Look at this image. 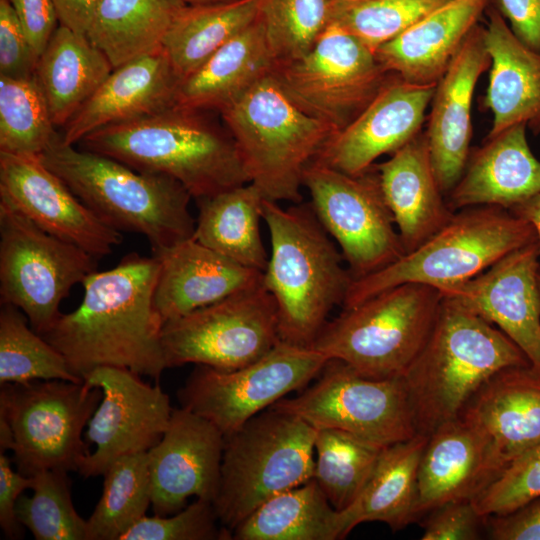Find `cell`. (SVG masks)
I'll use <instances>...</instances> for the list:
<instances>
[{
	"mask_svg": "<svg viewBox=\"0 0 540 540\" xmlns=\"http://www.w3.org/2000/svg\"><path fill=\"white\" fill-rule=\"evenodd\" d=\"M159 272L155 256L129 253L117 266L94 271L82 282L84 296L41 336L81 379L99 367L128 369L158 381L167 369L163 321L153 303Z\"/></svg>",
	"mask_w": 540,
	"mask_h": 540,
	"instance_id": "1",
	"label": "cell"
},
{
	"mask_svg": "<svg viewBox=\"0 0 540 540\" xmlns=\"http://www.w3.org/2000/svg\"><path fill=\"white\" fill-rule=\"evenodd\" d=\"M78 144L137 171L171 177L196 201L250 183L228 129L198 110L175 106L101 128Z\"/></svg>",
	"mask_w": 540,
	"mask_h": 540,
	"instance_id": "2",
	"label": "cell"
},
{
	"mask_svg": "<svg viewBox=\"0 0 540 540\" xmlns=\"http://www.w3.org/2000/svg\"><path fill=\"white\" fill-rule=\"evenodd\" d=\"M271 254L263 286L273 296L283 342L310 347L353 281L311 204L283 208L264 199Z\"/></svg>",
	"mask_w": 540,
	"mask_h": 540,
	"instance_id": "3",
	"label": "cell"
},
{
	"mask_svg": "<svg viewBox=\"0 0 540 540\" xmlns=\"http://www.w3.org/2000/svg\"><path fill=\"white\" fill-rule=\"evenodd\" d=\"M531 364L500 329L454 300H442L428 338L402 379L417 433L456 419L498 371Z\"/></svg>",
	"mask_w": 540,
	"mask_h": 540,
	"instance_id": "4",
	"label": "cell"
},
{
	"mask_svg": "<svg viewBox=\"0 0 540 540\" xmlns=\"http://www.w3.org/2000/svg\"><path fill=\"white\" fill-rule=\"evenodd\" d=\"M38 158L106 225L145 236L152 253L193 237L192 197L177 180L64 144L61 135Z\"/></svg>",
	"mask_w": 540,
	"mask_h": 540,
	"instance_id": "5",
	"label": "cell"
},
{
	"mask_svg": "<svg viewBox=\"0 0 540 540\" xmlns=\"http://www.w3.org/2000/svg\"><path fill=\"white\" fill-rule=\"evenodd\" d=\"M220 113L264 199L301 203L304 171L335 129L300 108L272 72Z\"/></svg>",
	"mask_w": 540,
	"mask_h": 540,
	"instance_id": "6",
	"label": "cell"
},
{
	"mask_svg": "<svg viewBox=\"0 0 540 540\" xmlns=\"http://www.w3.org/2000/svg\"><path fill=\"white\" fill-rule=\"evenodd\" d=\"M535 241L532 226L507 209L475 206L455 211L418 247L388 266L353 280L343 307H352L401 284L418 283L440 290L467 281Z\"/></svg>",
	"mask_w": 540,
	"mask_h": 540,
	"instance_id": "7",
	"label": "cell"
},
{
	"mask_svg": "<svg viewBox=\"0 0 540 540\" xmlns=\"http://www.w3.org/2000/svg\"><path fill=\"white\" fill-rule=\"evenodd\" d=\"M441 292L406 283L384 290L327 321L310 348L372 379L402 378L424 346Z\"/></svg>",
	"mask_w": 540,
	"mask_h": 540,
	"instance_id": "8",
	"label": "cell"
},
{
	"mask_svg": "<svg viewBox=\"0 0 540 540\" xmlns=\"http://www.w3.org/2000/svg\"><path fill=\"white\" fill-rule=\"evenodd\" d=\"M316 428L273 407L225 436L220 482L213 502L232 531L274 495L313 479Z\"/></svg>",
	"mask_w": 540,
	"mask_h": 540,
	"instance_id": "9",
	"label": "cell"
},
{
	"mask_svg": "<svg viewBox=\"0 0 540 540\" xmlns=\"http://www.w3.org/2000/svg\"><path fill=\"white\" fill-rule=\"evenodd\" d=\"M102 396L100 388L85 381L2 384L0 416L12 432L17 471L26 476L45 470L78 472L90 454L83 429Z\"/></svg>",
	"mask_w": 540,
	"mask_h": 540,
	"instance_id": "10",
	"label": "cell"
},
{
	"mask_svg": "<svg viewBox=\"0 0 540 540\" xmlns=\"http://www.w3.org/2000/svg\"><path fill=\"white\" fill-rule=\"evenodd\" d=\"M97 259L53 236L0 198V300L19 308L38 334L59 318L74 285L96 271Z\"/></svg>",
	"mask_w": 540,
	"mask_h": 540,
	"instance_id": "11",
	"label": "cell"
},
{
	"mask_svg": "<svg viewBox=\"0 0 540 540\" xmlns=\"http://www.w3.org/2000/svg\"><path fill=\"white\" fill-rule=\"evenodd\" d=\"M280 341L276 303L263 283L167 321L161 331L167 368L193 363L231 371Z\"/></svg>",
	"mask_w": 540,
	"mask_h": 540,
	"instance_id": "12",
	"label": "cell"
},
{
	"mask_svg": "<svg viewBox=\"0 0 540 540\" xmlns=\"http://www.w3.org/2000/svg\"><path fill=\"white\" fill-rule=\"evenodd\" d=\"M328 357L280 341L258 360L231 371L196 368L178 391L181 407L207 419L224 436L317 377Z\"/></svg>",
	"mask_w": 540,
	"mask_h": 540,
	"instance_id": "13",
	"label": "cell"
},
{
	"mask_svg": "<svg viewBox=\"0 0 540 540\" xmlns=\"http://www.w3.org/2000/svg\"><path fill=\"white\" fill-rule=\"evenodd\" d=\"M318 376L299 395L271 407L316 429H340L382 447L417 434L402 378H368L338 359H329Z\"/></svg>",
	"mask_w": 540,
	"mask_h": 540,
	"instance_id": "14",
	"label": "cell"
},
{
	"mask_svg": "<svg viewBox=\"0 0 540 540\" xmlns=\"http://www.w3.org/2000/svg\"><path fill=\"white\" fill-rule=\"evenodd\" d=\"M303 186L320 223L338 244L353 280L372 274L405 254L375 166L349 175L313 161Z\"/></svg>",
	"mask_w": 540,
	"mask_h": 540,
	"instance_id": "15",
	"label": "cell"
},
{
	"mask_svg": "<svg viewBox=\"0 0 540 540\" xmlns=\"http://www.w3.org/2000/svg\"><path fill=\"white\" fill-rule=\"evenodd\" d=\"M272 74L300 108L336 132L347 126L390 78L371 49L333 23L304 56L277 64Z\"/></svg>",
	"mask_w": 540,
	"mask_h": 540,
	"instance_id": "16",
	"label": "cell"
},
{
	"mask_svg": "<svg viewBox=\"0 0 540 540\" xmlns=\"http://www.w3.org/2000/svg\"><path fill=\"white\" fill-rule=\"evenodd\" d=\"M83 380L100 388L103 396L85 434L96 448L81 461L80 475H104L117 459L148 452L161 440L173 408L160 385L151 386L128 369L110 366L94 369Z\"/></svg>",
	"mask_w": 540,
	"mask_h": 540,
	"instance_id": "17",
	"label": "cell"
},
{
	"mask_svg": "<svg viewBox=\"0 0 540 540\" xmlns=\"http://www.w3.org/2000/svg\"><path fill=\"white\" fill-rule=\"evenodd\" d=\"M0 198L45 232L96 259L111 254L123 240L38 157L0 152Z\"/></svg>",
	"mask_w": 540,
	"mask_h": 540,
	"instance_id": "18",
	"label": "cell"
},
{
	"mask_svg": "<svg viewBox=\"0 0 540 540\" xmlns=\"http://www.w3.org/2000/svg\"><path fill=\"white\" fill-rule=\"evenodd\" d=\"M539 274L540 252L535 241L475 277L439 291L500 329L540 369Z\"/></svg>",
	"mask_w": 540,
	"mask_h": 540,
	"instance_id": "19",
	"label": "cell"
},
{
	"mask_svg": "<svg viewBox=\"0 0 540 540\" xmlns=\"http://www.w3.org/2000/svg\"><path fill=\"white\" fill-rule=\"evenodd\" d=\"M224 434L183 407L172 410L161 440L148 451L151 505L168 516L191 496L214 502L219 488Z\"/></svg>",
	"mask_w": 540,
	"mask_h": 540,
	"instance_id": "20",
	"label": "cell"
},
{
	"mask_svg": "<svg viewBox=\"0 0 540 540\" xmlns=\"http://www.w3.org/2000/svg\"><path fill=\"white\" fill-rule=\"evenodd\" d=\"M437 83L389 78L368 105L323 146L314 161L359 175L384 154H393L420 133Z\"/></svg>",
	"mask_w": 540,
	"mask_h": 540,
	"instance_id": "21",
	"label": "cell"
},
{
	"mask_svg": "<svg viewBox=\"0 0 540 540\" xmlns=\"http://www.w3.org/2000/svg\"><path fill=\"white\" fill-rule=\"evenodd\" d=\"M484 28L476 26L437 82L424 133L430 159L444 194L461 178L470 156L472 101L480 76L490 67Z\"/></svg>",
	"mask_w": 540,
	"mask_h": 540,
	"instance_id": "22",
	"label": "cell"
},
{
	"mask_svg": "<svg viewBox=\"0 0 540 540\" xmlns=\"http://www.w3.org/2000/svg\"><path fill=\"white\" fill-rule=\"evenodd\" d=\"M506 467L491 441L461 418L429 435L418 470L419 516L453 501L473 500Z\"/></svg>",
	"mask_w": 540,
	"mask_h": 540,
	"instance_id": "23",
	"label": "cell"
},
{
	"mask_svg": "<svg viewBox=\"0 0 540 540\" xmlns=\"http://www.w3.org/2000/svg\"><path fill=\"white\" fill-rule=\"evenodd\" d=\"M180 83L162 48L126 62L111 71L66 123L61 140L76 145L101 128L173 108Z\"/></svg>",
	"mask_w": 540,
	"mask_h": 540,
	"instance_id": "24",
	"label": "cell"
},
{
	"mask_svg": "<svg viewBox=\"0 0 540 540\" xmlns=\"http://www.w3.org/2000/svg\"><path fill=\"white\" fill-rule=\"evenodd\" d=\"M153 256L159 261L153 303L163 324L263 283V272L237 264L193 237Z\"/></svg>",
	"mask_w": 540,
	"mask_h": 540,
	"instance_id": "25",
	"label": "cell"
},
{
	"mask_svg": "<svg viewBox=\"0 0 540 540\" xmlns=\"http://www.w3.org/2000/svg\"><path fill=\"white\" fill-rule=\"evenodd\" d=\"M458 417L483 432L507 466L540 443V369L527 364L498 371Z\"/></svg>",
	"mask_w": 540,
	"mask_h": 540,
	"instance_id": "26",
	"label": "cell"
},
{
	"mask_svg": "<svg viewBox=\"0 0 540 540\" xmlns=\"http://www.w3.org/2000/svg\"><path fill=\"white\" fill-rule=\"evenodd\" d=\"M526 129V124L511 126L470 153L449 193L452 211L475 206L510 210L540 193V161L531 151Z\"/></svg>",
	"mask_w": 540,
	"mask_h": 540,
	"instance_id": "27",
	"label": "cell"
},
{
	"mask_svg": "<svg viewBox=\"0 0 540 540\" xmlns=\"http://www.w3.org/2000/svg\"><path fill=\"white\" fill-rule=\"evenodd\" d=\"M492 0H450L437 7L375 55L390 74L417 84L437 83Z\"/></svg>",
	"mask_w": 540,
	"mask_h": 540,
	"instance_id": "28",
	"label": "cell"
},
{
	"mask_svg": "<svg viewBox=\"0 0 540 540\" xmlns=\"http://www.w3.org/2000/svg\"><path fill=\"white\" fill-rule=\"evenodd\" d=\"M375 169L405 253L452 217L454 211L443 198L424 134L419 133Z\"/></svg>",
	"mask_w": 540,
	"mask_h": 540,
	"instance_id": "29",
	"label": "cell"
},
{
	"mask_svg": "<svg viewBox=\"0 0 540 540\" xmlns=\"http://www.w3.org/2000/svg\"><path fill=\"white\" fill-rule=\"evenodd\" d=\"M483 38L490 58L489 83L484 98L493 116L487 137L526 124L540 127V53L512 32L498 9L488 10Z\"/></svg>",
	"mask_w": 540,
	"mask_h": 540,
	"instance_id": "30",
	"label": "cell"
},
{
	"mask_svg": "<svg viewBox=\"0 0 540 540\" xmlns=\"http://www.w3.org/2000/svg\"><path fill=\"white\" fill-rule=\"evenodd\" d=\"M276 66L259 18L218 49L179 85L176 106L219 112Z\"/></svg>",
	"mask_w": 540,
	"mask_h": 540,
	"instance_id": "31",
	"label": "cell"
},
{
	"mask_svg": "<svg viewBox=\"0 0 540 540\" xmlns=\"http://www.w3.org/2000/svg\"><path fill=\"white\" fill-rule=\"evenodd\" d=\"M427 440L417 433L383 449L356 500L340 511L344 537L364 522H383L397 531L420 518L418 470Z\"/></svg>",
	"mask_w": 540,
	"mask_h": 540,
	"instance_id": "32",
	"label": "cell"
},
{
	"mask_svg": "<svg viewBox=\"0 0 540 540\" xmlns=\"http://www.w3.org/2000/svg\"><path fill=\"white\" fill-rule=\"evenodd\" d=\"M113 70L85 34L60 25L39 56L34 77L56 127H64Z\"/></svg>",
	"mask_w": 540,
	"mask_h": 540,
	"instance_id": "33",
	"label": "cell"
},
{
	"mask_svg": "<svg viewBox=\"0 0 540 540\" xmlns=\"http://www.w3.org/2000/svg\"><path fill=\"white\" fill-rule=\"evenodd\" d=\"M263 201L251 183L197 200L193 238L237 264L264 272L269 257L260 234Z\"/></svg>",
	"mask_w": 540,
	"mask_h": 540,
	"instance_id": "34",
	"label": "cell"
},
{
	"mask_svg": "<svg viewBox=\"0 0 540 540\" xmlns=\"http://www.w3.org/2000/svg\"><path fill=\"white\" fill-rule=\"evenodd\" d=\"M182 0H99L86 33L113 69L162 48Z\"/></svg>",
	"mask_w": 540,
	"mask_h": 540,
	"instance_id": "35",
	"label": "cell"
},
{
	"mask_svg": "<svg viewBox=\"0 0 540 540\" xmlns=\"http://www.w3.org/2000/svg\"><path fill=\"white\" fill-rule=\"evenodd\" d=\"M343 538L340 511L314 479L269 498L232 531L235 540Z\"/></svg>",
	"mask_w": 540,
	"mask_h": 540,
	"instance_id": "36",
	"label": "cell"
},
{
	"mask_svg": "<svg viewBox=\"0 0 540 540\" xmlns=\"http://www.w3.org/2000/svg\"><path fill=\"white\" fill-rule=\"evenodd\" d=\"M257 18V0L186 5L173 20L162 49L182 81Z\"/></svg>",
	"mask_w": 540,
	"mask_h": 540,
	"instance_id": "37",
	"label": "cell"
},
{
	"mask_svg": "<svg viewBox=\"0 0 540 540\" xmlns=\"http://www.w3.org/2000/svg\"><path fill=\"white\" fill-rule=\"evenodd\" d=\"M102 495L87 519L88 540H121L151 505L148 452L125 455L104 473Z\"/></svg>",
	"mask_w": 540,
	"mask_h": 540,
	"instance_id": "38",
	"label": "cell"
},
{
	"mask_svg": "<svg viewBox=\"0 0 540 540\" xmlns=\"http://www.w3.org/2000/svg\"><path fill=\"white\" fill-rule=\"evenodd\" d=\"M313 479L338 511L358 497L385 447L334 428L316 429Z\"/></svg>",
	"mask_w": 540,
	"mask_h": 540,
	"instance_id": "39",
	"label": "cell"
},
{
	"mask_svg": "<svg viewBox=\"0 0 540 540\" xmlns=\"http://www.w3.org/2000/svg\"><path fill=\"white\" fill-rule=\"evenodd\" d=\"M0 310V384L34 380L84 381L63 355L29 327L25 314L11 304Z\"/></svg>",
	"mask_w": 540,
	"mask_h": 540,
	"instance_id": "40",
	"label": "cell"
},
{
	"mask_svg": "<svg viewBox=\"0 0 540 540\" xmlns=\"http://www.w3.org/2000/svg\"><path fill=\"white\" fill-rule=\"evenodd\" d=\"M35 77L0 76V152L38 157L59 136Z\"/></svg>",
	"mask_w": 540,
	"mask_h": 540,
	"instance_id": "41",
	"label": "cell"
},
{
	"mask_svg": "<svg viewBox=\"0 0 540 540\" xmlns=\"http://www.w3.org/2000/svg\"><path fill=\"white\" fill-rule=\"evenodd\" d=\"M32 477V495H21L16 503L18 522L37 540H88L87 520L74 508L68 472L45 470Z\"/></svg>",
	"mask_w": 540,
	"mask_h": 540,
	"instance_id": "42",
	"label": "cell"
},
{
	"mask_svg": "<svg viewBox=\"0 0 540 540\" xmlns=\"http://www.w3.org/2000/svg\"><path fill=\"white\" fill-rule=\"evenodd\" d=\"M450 0H330V23L374 53Z\"/></svg>",
	"mask_w": 540,
	"mask_h": 540,
	"instance_id": "43",
	"label": "cell"
},
{
	"mask_svg": "<svg viewBox=\"0 0 540 540\" xmlns=\"http://www.w3.org/2000/svg\"><path fill=\"white\" fill-rule=\"evenodd\" d=\"M276 65L304 56L330 23V0H257Z\"/></svg>",
	"mask_w": 540,
	"mask_h": 540,
	"instance_id": "44",
	"label": "cell"
},
{
	"mask_svg": "<svg viewBox=\"0 0 540 540\" xmlns=\"http://www.w3.org/2000/svg\"><path fill=\"white\" fill-rule=\"evenodd\" d=\"M540 497V443L511 461L472 503L480 516L511 513Z\"/></svg>",
	"mask_w": 540,
	"mask_h": 540,
	"instance_id": "45",
	"label": "cell"
},
{
	"mask_svg": "<svg viewBox=\"0 0 540 540\" xmlns=\"http://www.w3.org/2000/svg\"><path fill=\"white\" fill-rule=\"evenodd\" d=\"M213 502L197 499L168 516H144L121 540H228L232 534L218 526Z\"/></svg>",
	"mask_w": 540,
	"mask_h": 540,
	"instance_id": "46",
	"label": "cell"
},
{
	"mask_svg": "<svg viewBox=\"0 0 540 540\" xmlns=\"http://www.w3.org/2000/svg\"><path fill=\"white\" fill-rule=\"evenodd\" d=\"M39 56L9 0H0V76L34 77Z\"/></svg>",
	"mask_w": 540,
	"mask_h": 540,
	"instance_id": "47",
	"label": "cell"
},
{
	"mask_svg": "<svg viewBox=\"0 0 540 540\" xmlns=\"http://www.w3.org/2000/svg\"><path fill=\"white\" fill-rule=\"evenodd\" d=\"M485 518L476 511L472 500L453 501L429 512L422 540H475L480 538V524Z\"/></svg>",
	"mask_w": 540,
	"mask_h": 540,
	"instance_id": "48",
	"label": "cell"
},
{
	"mask_svg": "<svg viewBox=\"0 0 540 540\" xmlns=\"http://www.w3.org/2000/svg\"><path fill=\"white\" fill-rule=\"evenodd\" d=\"M38 56L59 26L53 0H9Z\"/></svg>",
	"mask_w": 540,
	"mask_h": 540,
	"instance_id": "49",
	"label": "cell"
},
{
	"mask_svg": "<svg viewBox=\"0 0 540 540\" xmlns=\"http://www.w3.org/2000/svg\"><path fill=\"white\" fill-rule=\"evenodd\" d=\"M33 477L14 471L5 451L0 450V527L9 539L23 535V526L18 522L15 507L25 489H31Z\"/></svg>",
	"mask_w": 540,
	"mask_h": 540,
	"instance_id": "50",
	"label": "cell"
},
{
	"mask_svg": "<svg viewBox=\"0 0 540 540\" xmlns=\"http://www.w3.org/2000/svg\"><path fill=\"white\" fill-rule=\"evenodd\" d=\"M489 518L491 539L540 540V497L511 513Z\"/></svg>",
	"mask_w": 540,
	"mask_h": 540,
	"instance_id": "51",
	"label": "cell"
},
{
	"mask_svg": "<svg viewBox=\"0 0 540 540\" xmlns=\"http://www.w3.org/2000/svg\"><path fill=\"white\" fill-rule=\"evenodd\" d=\"M498 10L525 45L540 53V1L496 0Z\"/></svg>",
	"mask_w": 540,
	"mask_h": 540,
	"instance_id": "52",
	"label": "cell"
},
{
	"mask_svg": "<svg viewBox=\"0 0 540 540\" xmlns=\"http://www.w3.org/2000/svg\"><path fill=\"white\" fill-rule=\"evenodd\" d=\"M53 1L59 24L86 35L99 0Z\"/></svg>",
	"mask_w": 540,
	"mask_h": 540,
	"instance_id": "53",
	"label": "cell"
},
{
	"mask_svg": "<svg viewBox=\"0 0 540 540\" xmlns=\"http://www.w3.org/2000/svg\"><path fill=\"white\" fill-rule=\"evenodd\" d=\"M509 211L532 226L540 252V193L512 207Z\"/></svg>",
	"mask_w": 540,
	"mask_h": 540,
	"instance_id": "54",
	"label": "cell"
},
{
	"mask_svg": "<svg viewBox=\"0 0 540 540\" xmlns=\"http://www.w3.org/2000/svg\"><path fill=\"white\" fill-rule=\"evenodd\" d=\"M186 5H208L223 2H230L235 0H182Z\"/></svg>",
	"mask_w": 540,
	"mask_h": 540,
	"instance_id": "55",
	"label": "cell"
},
{
	"mask_svg": "<svg viewBox=\"0 0 540 540\" xmlns=\"http://www.w3.org/2000/svg\"><path fill=\"white\" fill-rule=\"evenodd\" d=\"M538 284H539V293H540V274H539V277H538Z\"/></svg>",
	"mask_w": 540,
	"mask_h": 540,
	"instance_id": "56",
	"label": "cell"
},
{
	"mask_svg": "<svg viewBox=\"0 0 540 540\" xmlns=\"http://www.w3.org/2000/svg\"><path fill=\"white\" fill-rule=\"evenodd\" d=\"M540 1V0H539Z\"/></svg>",
	"mask_w": 540,
	"mask_h": 540,
	"instance_id": "57",
	"label": "cell"
}]
</instances>
